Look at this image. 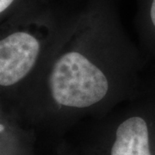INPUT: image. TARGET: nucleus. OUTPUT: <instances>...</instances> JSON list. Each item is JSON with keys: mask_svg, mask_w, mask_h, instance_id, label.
<instances>
[{"mask_svg": "<svg viewBox=\"0 0 155 155\" xmlns=\"http://www.w3.org/2000/svg\"><path fill=\"white\" fill-rule=\"evenodd\" d=\"M35 131L23 126L13 115L0 110V155H37Z\"/></svg>", "mask_w": 155, "mask_h": 155, "instance_id": "7ed1b4c3", "label": "nucleus"}, {"mask_svg": "<svg viewBox=\"0 0 155 155\" xmlns=\"http://www.w3.org/2000/svg\"><path fill=\"white\" fill-rule=\"evenodd\" d=\"M15 0H0V12L1 14H3L4 12H5L11 5L14 3Z\"/></svg>", "mask_w": 155, "mask_h": 155, "instance_id": "423d86ee", "label": "nucleus"}, {"mask_svg": "<svg viewBox=\"0 0 155 155\" xmlns=\"http://www.w3.org/2000/svg\"><path fill=\"white\" fill-rule=\"evenodd\" d=\"M53 155H85L81 153L76 147L67 144L66 140H62L53 147Z\"/></svg>", "mask_w": 155, "mask_h": 155, "instance_id": "39448f33", "label": "nucleus"}, {"mask_svg": "<svg viewBox=\"0 0 155 155\" xmlns=\"http://www.w3.org/2000/svg\"><path fill=\"white\" fill-rule=\"evenodd\" d=\"M85 155H155V91L143 87L104 116L88 120Z\"/></svg>", "mask_w": 155, "mask_h": 155, "instance_id": "f03ea898", "label": "nucleus"}, {"mask_svg": "<svg viewBox=\"0 0 155 155\" xmlns=\"http://www.w3.org/2000/svg\"><path fill=\"white\" fill-rule=\"evenodd\" d=\"M148 17L150 27L139 37L140 47H142V49L146 53L155 49V0H153L151 3Z\"/></svg>", "mask_w": 155, "mask_h": 155, "instance_id": "20e7f679", "label": "nucleus"}, {"mask_svg": "<svg viewBox=\"0 0 155 155\" xmlns=\"http://www.w3.org/2000/svg\"><path fill=\"white\" fill-rule=\"evenodd\" d=\"M143 56L116 23L84 18L66 25L37 75L0 109L53 147L80 121L104 116L143 87Z\"/></svg>", "mask_w": 155, "mask_h": 155, "instance_id": "f257e3e1", "label": "nucleus"}]
</instances>
